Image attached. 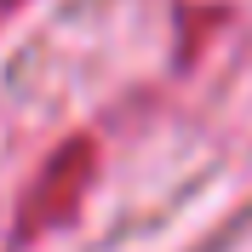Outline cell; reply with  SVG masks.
I'll use <instances>...</instances> for the list:
<instances>
[{"label":"cell","instance_id":"obj_1","mask_svg":"<svg viewBox=\"0 0 252 252\" xmlns=\"http://www.w3.org/2000/svg\"><path fill=\"white\" fill-rule=\"evenodd\" d=\"M92 178H97V143L92 138H69L58 155L40 166V178L29 184V195H23V206H17V223H12V241L29 247L34 235L69 223L80 212V201H86Z\"/></svg>","mask_w":252,"mask_h":252},{"label":"cell","instance_id":"obj_2","mask_svg":"<svg viewBox=\"0 0 252 252\" xmlns=\"http://www.w3.org/2000/svg\"><path fill=\"white\" fill-rule=\"evenodd\" d=\"M12 6H17V0H0V17H6V12H12Z\"/></svg>","mask_w":252,"mask_h":252}]
</instances>
